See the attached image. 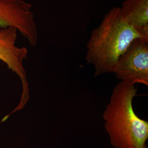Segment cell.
Masks as SVG:
<instances>
[{"instance_id": "5", "label": "cell", "mask_w": 148, "mask_h": 148, "mask_svg": "<svg viewBox=\"0 0 148 148\" xmlns=\"http://www.w3.org/2000/svg\"><path fill=\"white\" fill-rule=\"evenodd\" d=\"M32 7L24 0H0V27H15L34 46L37 44L38 32Z\"/></svg>"}, {"instance_id": "2", "label": "cell", "mask_w": 148, "mask_h": 148, "mask_svg": "<svg viewBox=\"0 0 148 148\" xmlns=\"http://www.w3.org/2000/svg\"><path fill=\"white\" fill-rule=\"evenodd\" d=\"M143 38L124 20L120 8L106 13L100 25L91 33L87 43L86 60L93 65L95 76L114 73L117 61L133 41Z\"/></svg>"}, {"instance_id": "1", "label": "cell", "mask_w": 148, "mask_h": 148, "mask_svg": "<svg viewBox=\"0 0 148 148\" xmlns=\"http://www.w3.org/2000/svg\"><path fill=\"white\" fill-rule=\"evenodd\" d=\"M135 85L121 81L115 87L103 113L104 128L115 148H146L148 122L136 114Z\"/></svg>"}, {"instance_id": "7", "label": "cell", "mask_w": 148, "mask_h": 148, "mask_svg": "<svg viewBox=\"0 0 148 148\" xmlns=\"http://www.w3.org/2000/svg\"><path fill=\"white\" fill-rule=\"evenodd\" d=\"M148 148V147H147V148Z\"/></svg>"}, {"instance_id": "6", "label": "cell", "mask_w": 148, "mask_h": 148, "mask_svg": "<svg viewBox=\"0 0 148 148\" xmlns=\"http://www.w3.org/2000/svg\"><path fill=\"white\" fill-rule=\"evenodd\" d=\"M120 11L127 23L141 37L148 40V0H126Z\"/></svg>"}, {"instance_id": "3", "label": "cell", "mask_w": 148, "mask_h": 148, "mask_svg": "<svg viewBox=\"0 0 148 148\" xmlns=\"http://www.w3.org/2000/svg\"><path fill=\"white\" fill-rule=\"evenodd\" d=\"M18 32L14 27H0V60L19 76L22 85L21 98L18 105L2 119V122L6 121L13 114L22 110L30 98L29 85L24 66V61L27 57L28 51L26 47L16 46Z\"/></svg>"}, {"instance_id": "4", "label": "cell", "mask_w": 148, "mask_h": 148, "mask_svg": "<svg viewBox=\"0 0 148 148\" xmlns=\"http://www.w3.org/2000/svg\"><path fill=\"white\" fill-rule=\"evenodd\" d=\"M114 73L122 82L148 86V40L135 39L119 58Z\"/></svg>"}]
</instances>
